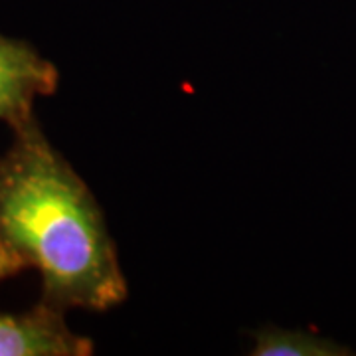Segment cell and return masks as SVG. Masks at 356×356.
Wrapping results in <instances>:
<instances>
[{"label": "cell", "mask_w": 356, "mask_h": 356, "mask_svg": "<svg viewBox=\"0 0 356 356\" xmlns=\"http://www.w3.org/2000/svg\"><path fill=\"white\" fill-rule=\"evenodd\" d=\"M13 131L0 154V236L42 280V303L60 311H109L129 283L95 194L38 119Z\"/></svg>", "instance_id": "obj_1"}, {"label": "cell", "mask_w": 356, "mask_h": 356, "mask_svg": "<svg viewBox=\"0 0 356 356\" xmlns=\"http://www.w3.org/2000/svg\"><path fill=\"white\" fill-rule=\"evenodd\" d=\"M254 356H346L343 344L309 331H287L264 327L254 332Z\"/></svg>", "instance_id": "obj_4"}, {"label": "cell", "mask_w": 356, "mask_h": 356, "mask_svg": "<svg viewBox=\"0 0 356 356\" xmlns=\"http://www.w3.org/2000/svg\"><path fill=\"white\" fill-rule=\"evenodd\" d=\"M93 350L88 337L70 329L64 311L48 303L0 315V356H89Z\"/></svg>", "instance_id": "obj_3"}, {"label": "cell", "mask_w": 356, "mask_h": 356, "mask_svg": "<svg viewBox=\"0 0 356 356\" xmlns=\"http://www.w3.org/2000/svg\"><path fill=\"white\" fill-rule=\"evenodd\" d=\"M60 72L26 40L0 32V121L14 129L36 117L42 97L58 91Z\"/></svg>", "instance_id": "obj_2"}, {"label": "cell", "mask_w": 356, "mask_h": 356, "mask_svg": "<svg viewBox=\"0 0 356 356\" xmlns=\"http://www.w3.org/2000/svg\"><path fill=\"white\" fill-rule=\"evenodd\" d=\"M22 269H26L24 264L20 261V257L14 254L0 236V281L13 277L16 273H20Z\"/></svg>", "instance_id": "obj_5"}]
</instances>
